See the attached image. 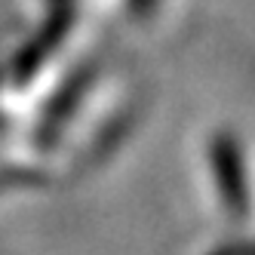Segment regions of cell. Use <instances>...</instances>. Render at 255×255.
<instances>
[{"instance_id":"6da1fadb","label":"cell","mask_w":255,"mask_h":255,"mask_svg":"<svg viewBox=\"0 0 255 255\" xmlns=\"http://www.w3.org/2000/svg\"><path fill=\"white\" fill-rule=\"evenodd\" d=\"M212 172L218 178V191L225 197V206L234 215H246L249 209V185H246V163L243 151L234 135H218L209 144Z\"/></svg>"},{"instance_id":"7a4b0ae2","label":"cell","mask_w":255,"mask_h":255,"mask_svg":"<svg viewBox=\"0 0 255 255\" xmlns=\"http://www.w3.org/2000/svg\"><path fill=\"white\" fill-rule=\"evenodd\" d=\"M68 28H71V9H65L59 3V9L49 15V25L40 28V34L22 49V56L15 59V74H19V77H31L34 71H37V65L62 43V37H65Z\"/></svg>"},{"instance_id":"3957f363","label":"cell","mask_w":255,"mask_h":255,"mask_svg":"<svg viewBox=\"0 0 255 255\" xmlns=\"http://www.w3.org/2000/svg\"><path fill=\"white\" fill-rule=\"evenodd\" d=\"M157 6V0H129V9L132 15H151Z\"/></svg>"},{"instance_id":"277c9868","label":"cell","mask_w":255,"mask_h":255,"mask_svg":"<svg viewBox=\"0 0 255 255\" xmlns=\"http://www.w3.org/2000/svg\"><path fill=\"white\" fill-rule=\"evenodd\" d=\"M52 3H62V0H52Z\"/></svg>"}]
</instances>
